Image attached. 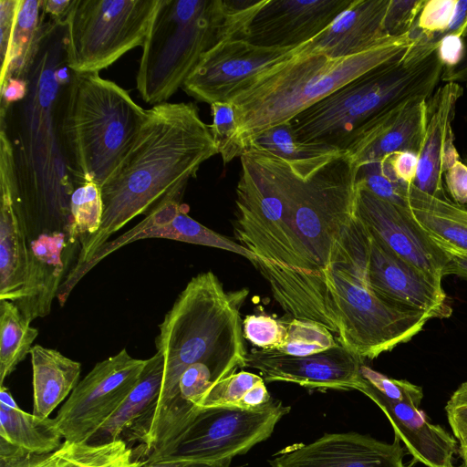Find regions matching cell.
<instances>
[{
	"mask_svg": "<svg viewBox=\"0 0 467 467\" xmlns=\"http://www.w3.org/2000/svg\"><path fill=\"white\" fill-rule=\"evenodd\" d=\"M466 87H467V82H466Z\"/></svg>",
	"mask_w": 467,
	"mask_h": 467,
	"instance_id": "cell-55",
	"label": "cell"
},
{
	"mask_svg": "<svg viewBox=\"0 0 467 467\" xmlns=\"http://www.w3.org/2000/svg\"><path fill=\"white\" fill-rule=\"evenodd\" d=\"M358 181L377 196L402 207H408L410 185L395 175L388 156L359 168Z\"/></svg>",
	"mask_w": 467,
	"mask_h": 467,
	"instance_id": "cell-37",
	"label": "cell"
},
{
	"mask_svg": "<svg viewBox=\"0 0 467 467\" xmlns=\"http://www.w3.org/2000/svg\"><path fill=\"white\" fill-rule=\"evenodd\" d=\"M465 51L464 39L458 35H447L437 44V55L443 65V69L455 67L462 59Z\"/></svg>",
	"mask_w": 467,
	"mask_h": 467,
	"instance_id": "cell-45",
	"label": "cell"
},
{
	"mask_svg": "<svg viewBox=\"0 0 467 467\" xmlns=\"http://www.w3.org/2000/svg\"><path fill=\"white\" fill-rule=\"evenodd\" d=\"M389 0H352L350 5L316 37L303 44V54L331 58L353 56L389 37L385 17Z\"/></svg>",
	"mask_w": 467,
	"mask_h": 467,
	"instance_id": "cell-24",
	"label": "cell"
},
{
	"mask_svg": "<svg viewBox=\"0 0 467 467\" xmlns=\"http://www.w3.org/2000/svg\"><path fill=\"white\" fill-rule=\"evenodd\" d=\"M0 143V299L17 304L24 296L31 261L29 239L16 207L17 185L13 147Z\"/></svg>",
	"mask_w": 467,
	"mask_h": 467,
	"instance_id": "cell-20",
	"label": "cell"
},
{
	"mask_svg": "<svg viewBox=\"0 0 467 467\" xmlns=\"http://www.w3.org/2000/svg\"><path fill=\"white\" fill-rule=\"evenodd\" d=\"M286 328L285 345L278 351L285 355L306 357L337 345L331 331L315 321L292 318Z\"/></svg>",
	"mask_w": 467,
	"mask_h": 467,
	"instance_id": "cell-36",
	"label": "cell"
},
{
	"mask_svg": "<svg viewBox=\"0 0 467 467\" xmlns=\"http://www.w3.org/2000/svg\"><path fill=\"white\" fill-rule=\"evenodd\" d=\"M54 454L56 457L54 467H142L144 465L143 462L133 460L131 449L121 439L104 443L65 441Z\"/></svg>",
	"mask_w": 467,
	"mask_h": 467,
	"instance_id": "cell-33",
	"label": "cell"
},
{
	"mask_svg": "<svg viewBox=\"0 0 467 467\" xmlns=\"http://www.w3.org/2000/svg\"><path fill=\"white\" fill-rule=\"evenodd\" d=\"M0 438L30 452L46 454L60 448L63 436L56 419L22 410L8 389L0 386Z\"/></svg>",
	"mask_w": 467,
	"mask_h": 467,
	"instance_id": "cell-29",
	"label": "cell"
},
{
	"mask_svg": "<svg viewBox=\"0 0 467 467\" xmlns=\"http://www.w3.org/2000/svg\"><path fill=\"white\" fill-rule=\"evenodd\" d=\"M266 0H159L136 76L140 98L165 103L218 43L245 39Z\"/></svg>",
	"mask_w": 467,
	"mask_h": 467,
	"instance_id": "cell-5",
	"label": "cell"
},
{
	"mask_svg": "<svg viewBox=\"0 0 467 467\" xmlns=\"http://www.w3.org/2000/svg\"><path fill=\"white\" fill-rule=\"evenodd\" d=\"M73 0L42 1V15H49L56 25H65Z\"/></svg>",
	"mask_w": 467,
	"mask_h": 467,
	"instance_id": "cell-49",
	"label": "cell"
},
{
	"mask_svg": "<svg viewBox=\"0 0 467 467\" xmlns=\"http://www.w3.org/2000/svg\"><path fill=\"white\" fill-rule=\"evenodd\" d=\"M164 371V359L156 352L147 359L136 385L116 411L103 423L89 443H104L120 439L119 436L156 403Z\"/></svg>",
	"mask_w": 467,
	"mask_h": 467,
	"instance_id": "cell-30",
	"label": "cell"
},
{
	"mask_svg": "<svg viewBox=\"0 0 467 467\" xmlns=\"http://www.w3.org/2000/svg\"><path fill=\"white\" fill-rule=\"evenodd\" d=\"M463 94L457 82L440 87L427 100L425 134L419 154L418 170L413 186L435 197L446 196L443 173L460 160L454 144L452 122L456 106Z\"/></svg>",
	"mask_w": 467,
	"mask_h": 467,
	"instance_id": "cell-21",
	"label": "cell"
},
{
	"mask_svg": "<svg viewBox=\"0 0 467 467\" xmlns=\"http://www.w3.org/2000/svg\"><path fill=\"white\" fill-rule=\"evenodd\" d=\"M146 363L147 359L132 358L126 348L98 362L55 418L63 438L88 441L136 385Z\"/></svg>",
	"mask_w": 467,
	"mask_h": 467,
	"instance_id": "cell-12",
	"label": "cell"
},
{
	"mask_svg": "<svg viewBox=\"0 0 467 467\" xmlns=\"http://www.w3.org/2000/svg\"><path fill=\"white\" fill-rule=\"evenodd\" d=\"M30 323L15 303L0 299V386L30 354L38 336V329Z\"/></svg>",
	"mask_w": 467,
	"mask_h": 467,
	"instance_id": "cell-31",
	"label": "cell"
},
{
	"mask_svg": "<svg viewBox=\"0 0 467 467\" xmlns=\"http://www.w3.org/2000/svg\"><path fill=\"white\" fill-rule=\"evenodd\" d=\"M185 188L172 192L159 202L146 217L118 238L106 242L83 265L73 266L62 281L57 298L64 306L78 283L101 260L130 243L151 238H164L233 252L247 258L254 255L241 244L209 229L188 215L181 204Z\"/></svg>",
	"mask_w": 467,
	"mask_h": 467,
	"instance_id": "cell-13",
	"label": "cell"
},
{
	"mask_svg": "<svg viewBox=\"0 0 467 467\" xmlns=\"http://www.w3.org/2000/svg\"><path fill=\"white\" fill-rule=\"evenodd\" d=\"M129 92L99 72H72L58 134L65 161L79 184L101 187L119 167L146 119Z\"/></svg>",
	"mask_w": 467,
	"mask_h": 467,
	"instance_id": "cell-6",
	"label": "cell"
},
{
	"mask_svg": "<svg viewBox=\"0 0 467 467\" xmlns=\"http://www.w3.org/2000/svg\"><path fill=\"white\" fill-rule=\"evenodd\" d=\"M409 209L416 222L436 242L467 254V205L448 195L435 197L410 185Z\"/></svg>",
	"mask_w": 467,
	"mask_h": 467,
	"instance_id": "cell-28",
	"label": "cell"
},
{
	"mask_svg": "<svg viewBox=\"0 0 467 467\" xmlns=\"http://www.w3.org/2000/svg\"><path fill=\"white\" fill-rule=\"evenodd\" d=\"M33 414L44 419L73 391L78 383L81 364L57 349L33 346Z\"/></svg>",
	"mask_w": 467,
	"mask_h": 467,
	"instance_id": "cell-27",
	"label": "cell"
},
{
	"mask_svg": "<svg viewBox=\"0 0 467 467\" xmlns=\"http://www.w3.org/2000/svg\"><path fill=\"white\" fill-rule=\"evenodd\" d=\"M273 400L261 376L241 370L213 385L198 409L224 406L256 410L265 407Z\"/></svg>",
	"mask_w": 467,
	"mask_h": 467,
	"instance_id": "cell-32",
	"label": "cell"
},
{
	"mask_svg": "<svg viewBox=\"0 0 467 467\" xmlns=\"http://www.w3.org/2000/svg\"><path fill=\"white\" fill-rule=\"evenodd\" d=\"M357 215L396 255L437 278L445 276V253L416 222L409 206L386 201L358 181Z\"/></svg>",
	"mask_w": 467,
	"mask_h": 467,
	"instance_id": "cell-15",
	"label": "cell"
},
{
	"mask_svg": "<svg viewBox=\"0 0 467 467\" xmlns=\"http://www.w3.org/2000/svg\"><path fill=\"white\" fill-rule=\"evenodd\" d=\"M259 148L286 161H304L339 150L298 140L290 122L275 126L259 134L248 148ZM247 148V149H248Z\"/></svg>",
	"mask_w": 467,
	"mask_h": 467,
	"instance_id": "cell-35",
	"label": "cell"
},
{
	"mask_svg": "<svg viewBox=\"0 0 467 467\" xmlns=\"http://www.w3.org/2000/svg\"><path fill=\"white\" fill-rule=\"evenodd\" d=\"M63 232L41 234L29 242L31 261L23 298L16 304L29 319L50 313L64 271L62 253L66 247Z\"/></svg>",
	"mask_w": 467,
	"mask_h": 467,
	"instance_id": "cell-26",
	"label": "cell"
},
{
	"mask_svg": "<svg viewBox=\"0 0 467 467\" xmlns=\"http://www.w3.org/2000/svg\"><path fill=\"white\" fill-rule=\"evenodd\" d=\"M54 452L37 454L0 438V467H54Z\"/></svg>",
	"mask_w": 467,
	"mask_h": 467,
	"instance_id": "cell-42",
	"label": "cell"
},
{
	"mask_svg": "<svg viewBox=\"0 0 467 467\" xmlns=\"http://www.w3.org/2000/svg\"><path fill=\"white\" fill-rule=\"evenodd\" d=\"M465 42V51L462 61L451 69H443L441 80L448 82H467V39Z\"/></svg>",
	"mask_w": 467,
	"mask_h": 467,
	"instance_id": "cell-50",
	"label": "cell"
},
{
	"mask_svg": "<svg viewBox=\"0 0 467 467\" xmlns=\"http://www.w3.org/2000/svg\"><path fill=\"white\" fill-rule=\"evenodd\" d=\"M365 276L369 289L390 304L427 313L431 318L451 315L441 279L401 259L371 234Z\"/></svg>",
	"mask_w": 467,
	"mask_h": 467,
	"instance_id": "cell-16",
	"label": "cell"
},
{
	"mask_svg": "<svg viewBox=\"0 0 467 467\" xmlns=\"http://www.w3.org/2000/svg\"><path fill=\"white\" fill-rule=\"evenodd\" d=\"M410 49L293 118L289 122L298 140L347 150L363 128L383 111L409 99L428 100L441 80L443 65L436 51L421 57Z\"/></svg>",
	"mask_w": 467,
	"mask_h": 467,
	"instance_id": "cell-7",
	"label": "cell"
},
{
	"mask_svg": "<svg viewBox=\"0 0 467 467\" xmlns=\"http://www.w3.org/2000/svg\"><path fill=\"white\" fill-rule=\"evenodd\" d=\"M462 161L467 164V143L463 151Z\"/></svg>",
	"mask_w": 467,
	"mask_h": 467,
	"instance_id": "cell-53",
	"label": "cell"
},
{
	"mask_svg": "<svg viewBox=\"0 0 467 467\" xmlns=\"http://www.w3.org/2000/svg\"><path fill=\"white\" fill-rule=\"evenodd\" d=\"M288 161L293 229L307 263L327 285L337 246L357 216L359 167L347 150Z\"/></svg>",
	"mask_w": 467,
	"mask_h": 467,
	"instance_id": "cell-8",
	"label": "cell"
},
{
	"mask_svg": "<svg viewBox=\"0 0 467 467\" xmlns=\"http://www.w3.org/2000/svg\"><path fill=\"white\" fill-rule=\"evenodd\" d=\"M397 437L391 443L358 432L325 433L307 444H295L275 453L270 467H410Z\"/></svg>",
	"mask_w": 467,
	"mask_h": 467,
	"instance_id": "cell-18",
	"label": "cell"
},
{
	"mask_svg": "<svg viewBox=\"0 0 467 467\" xmlns=\"http://www.w3.org/2000/svg\"><path fill=\"white\" fill-rule=\"evenodd\" d=\"M419 38L412 29L401 36L386 37L366 51L340 58L303 54L301 47L293 57L257 74L228 100L234 108L244 150L264 131L290 121L378 66L403 57Z\"/></svg>",
	"mask_w": 467,
	"mask_h": 467,
	"instance_id": "cell-4",
	"label": "cell"
},
{
	"mask_svg": "<svg viewBox=\"0 0 467 467\" xmlns=\"http://www.w3.org/2000/svg\"><path fill=\"white\" fill-rule=\"evenodd\" d=\"M240 159L235 238L254 255L253 265L286 314L337 333L331 292L307 263L293 229L288 161L258 148Z\"/></svg>",
	"mask_w": 467,
	"mask_h": 467,
	"instance_id": "cell-1",
	"label": "cell"
},
{
	"mask_svg": "<svg viewBox=\"0 0 467 467\" xmlns=\"http://www.w3.org/2000/svg\"><path fill=\"white\" fill-rule=\"evenodd\" d=\"M352 0H266L245 40L265 47H296L321 33Z\"/></svg>",
	"mask_w": 467,
	"mask_h": 467,
	"instance_id": "cell-19",
	"label": "cell"
},
{
	"mask_svg": "<svg viewBox=\"0 0 467 467\" xmlns=\"http://www.w3.org/2000/svg\"><path fill=\"white\" fill-rule=\"evenodd\" d=\"M395 175L408 185L413 184L419 163V154L412 151H399L388 155Z\"/></svg>",
	"mask_w": 467,
	"mask_h": 467,
	"instance_id": "cell-46",
	"label": "cell"
},
{
	"mask_svg": "<svg viewBox=\"0 0 467 467\" xmlns=\"http://www.w3.org/2000/svg\"><path fill=\"white\" fill-rule=\"evenodd\" d=\"M363 359L340 344L309 356L254 349L245 367L257 369L266 382L284 381L315 389H358Z\"/></svg>",
	"mask_w": 467,
	"mask_h": 467,
	"instance_id": "cell-17",
	"label": "cell"
},
{
	"mask_svg": "<svg viewBox=\"0 0 467 467\" xmlns=\"http://www.w3.org/2000/svg\"><path fill=\"white\" fill-rule=\"evenodd\" d=\"M28 81L8 78L0 86L1 112L6 111L15 102L22 100L28 92Z\"/></svg>",
	"mask_w": 467,
	"mask_h": 467,
	"instance_id": "cell-47",
	"label": "cell"
},
{
	"mask_svg": "<svg viewBox=\"0 0 467 467\" xmlns=\"http://www.w3.org/2000/svg\"><path fill=\"white\" fill-rule=\"evenodd\" d=\"M302 45L265 47L243 38L222 41L202 56L182 88L210 105L228 101L252 78L293 57Z\"/></svg>",
	"mask_w": 467,
	"mask_h": 467,
	"instance_id": "cell-14",
	"label": "cell"
},
{
	"mask_svg": "<svg viewBox=\"0 0 467 467\" xmlns=\"http://www.w3.org/2000/svg\"><path fill=\"white\" fill-rule=\"evenodd\" d=\"M365 267L335 261L327 283L338 318L339 344L362 359H373L420 333L431 316L390 304L367 285Z\"/></svg>",
	"mask_w": 467,
	"mask_h": 467,
	"instance_id": "cell-9",
	"label": "cell"
},
{
	"mask_svg": "<svg viewBox=\"0 0 467 467\" xmlns=\"http://www.w3.org/2000/svg\"><path fill=\"white\" fill-rule=\"evenodd\" d=\"M360 376L371 387L394 402H409L420 407L423 390L420 386L405 379H390L364 363L360 367Z\"/></svg>",
	"mask_w": 467,
	"mask_h": 467,
	"instance_id": "cell-40",
	"label": "cell"
},
{
	"mask_svg": "<svg viewBox=\"0 0 467 467\" xmlns=\"http://www.w3.org/2000/svg\"><path fill=\"white\" fill-rule=\"evenodd\" d=\"M445 411L454 438L459 443L467 441V380L451 394Z\"/></svg>",
	"mask_w": 467,
	"mask_h": 467,
	"instance_id": "cell-43",
	"label": "cell"
},
{
	"mask_svg": "<svg viewBox=\"0 0 467 467\" xmlns=\"http://www.w3.org/2000/svg\"><path fill=\"white\" fill-rule=\"evenodd\" d=\"M457 453L462 461V465L467 467V441L459 443Z\"/></svg>",
	"mask_w": 467,
	"mask_h": 467,
	"instance_id": "cell-51",
	"label": "cell"
},
{
	"mask_svg": "<svg viewBox=\"0 0 467 467\" xmlns=\"http://www.w3.org/2000/svg\"><path fill=\"white\" fill-rule=\"evenodd\" d=\"M159 0H73L64 37L66 66L99 72L140 46Z\"/></svg>",
	"mask_w": 467,
	"mask_h": 467,
	"instance_id": "cell-10",
	"label": "cell"
},
{
	"mask_svg": "<svg viewBox=\"0 0 467 467\" xmlns=\"http://www.w3.org/2000/svg\"><path fill=\"white\" fill-rule=\"evenodd\" d=\"M446 194L455 203L467 205V164L460 159L443 173Z\"/></svg>",
	"mask_w": 467,
	"mask_h": 467,
	"instance_id": "cell-44",
	"label": "cell"
},
{
	"mask_svg": "<svg viewBox=\"0 0 467 467\" xmlns=\"http://www.w3.org/2000/svg\"><path fill=\"white\" fill-rule=\"evenodd\" d=\"M427 121V99L405 100L369 121L347 149L358 167L399 151L420 154Z\"/></svg>",
	"mask_w": 467,
	"mask_h": 467,
	"instance_id": "cell-22",
	"label": "cell"
},
{
	"mask_svg": "<svg viewBox=\"0 0 467 467\" xmlns=\"http://www.w3.org/2000/svg\"><path fill=\"white\" fill-rule=\"evenodd\" d=\"M457 467H464V466H462V464H460V465H459V466H457Z\"/></svg>",
	"mask_w": 467,
	"mask_h": 467,
	"instance_id": "cell-54",
	"label": "cell"
},
{
	"mask_svg": "<svg viewBox=\"0 0 467 467\" xmlns=\"http://www.w3.org/2000/svg\"><path fill=\"white\" fill-rule=\"evenodd\" d=\"M368 397L389 419L395 437L405 445L412 462L426 467H454L457 440L441 425L430 421L419 407L409 402L389 400L360 376L358 389Z\"/></svg>",
	"mask_w": 467,
	"mask_h": 467,
	"instance_id": "cell-23",
	"label": "cell"
},
{
	"mask_svg": "<svg viewBox=\"0 0 467 467\" xmlns=\"http://www.w3.org/2000/svg\"><path fill=\"white\" fill-rule=\"evenodd\" d=\"M69 212L67 233L69 244H74L78 239L82 243L96 234L100 227L103 213L100 187L91 182L79 184L70 195Z\"/></svg>",
	"mask_w": 467,
	"mask_h": 467,
	"instance_id": "cell-34",
	"label": "cell"
},
{
	"mask_svg": "<svg viewBox=\"0 0 467 467\" xmlns=\"http://www.w3.org/2000/svg\"><path fill=\"white\" fill-rule=\"evenodd\" d=\"M218 154L210 127L193 103L165 102L147 110L130 150L100 187L102 220L84 240L74 266L86 263L109 238L167 195L186 188L201 165Z\"/></svg>",
	"mask_w": 467,
	"mask_h": 467,
	"instance_id": "cell-2",
	"label": "cell"
},
{
	"mask_svg": "<svg viewBox=\"0 0 467 467\" xmlns=\"http://www.w3.org/2000/svg\"><path fill=\"white\" fill-rule=\"evenodd\" d=\"M244 337L261 350H281L285 345L286 323L265 315H248L243 321Z\"/></svg>",
	"mask_w": 467,
	"mask_h": 467,
	"instance_id": "cell-39",
	"label": "cell"
},
{
	"mask_svg": "<svg viewBox=\"0 0 467 467\" xmlns=\"http://www.w3.org/2000/svg\"><path fill=\"white\" fill-rule=\"evenodd\" d=\"M184 464L171 462H158L151 464L145 465L144 467H183Z\"/></svg>",
	"mask_w": 467,
	"mask_h": 467,
	"instance_id": "cell-52",
	"label": "cell"
},
{
	"mask_svg": "<svg viewBox=\"0 0 467 467\" xmlns=\"http://www.w3.org/2000/svg\"><path fill=\"white\" fill-rule=\"evenodd\" d=\"M40 0L0 1V86L8 78L26 80L45 36Z\"/></svg>",
	"mask_w": 467,
	"mask_h": 467,
	"instance_id": "cell-25",
	"label": "cell"
},
{
	"mask_svg": "<svg viewBox=\"0 0 467 467\" xmlns=\"http://www.w3.org/2000/svg\"><path fill=\"white\" fill-rule=\"evenodd\" d=\"M210 106L213 122L209 127L218 154L226 164L234 158L241 157L244 151L239 140L234 108L229 101L214 102Z\"/></svg>",
	"mask_w": 467,
	"mask_h": 467,
	"instance_id": "cell-38",
	"label": "cell"
},
{
	"mask_svg": "<svg viewBox=\"0 0 467 467\" xmlns=\"http://www.w3.org/2000/svg\"><path fill=\"white\" fill-rule=\"evenodd\" d=\"M289 411V406L275 399L256 410L224 406L200 409L175 439L145 458L143 466L158 462L231 463L234 457L267 440Z\"/></svg>",
	"mask_w": 467,
	"mask_h": 467,
	"instance_id": "cell-11",
	"label": "cell"
},
{
	"mask_svg": "<svg viewBox=\"0 0 467 467\" xmlns=\"http://www.w3.org/2000/svg\"><path fill=\"white\" fill-rule=\"evenodd\" d=\"M248 290L225 291L212 272L193 276L159 325L157 352L164 359L161 391L155 405L128 430L146 456L180 433L179 379L196 362L247 353L240 309Z\"/></svg>",
	"mask_w": 467,
	"mask_h": 467,
	"instance_id": "cell-3",
	"label": "cell"
},
{
	"mask_svg": "<svg viewBox=\"0 0 467 467\" xmlns=\"http://www.w3.org/2000/svg\"><path fill=\"white\" fill-rule=\"evenodd\" d=\"M436 243L447 257L445 275H454L467 280V254L454 250L446 244Z\"/></svg>",
	"mask_w": 467,
	"mask_h": 467,
	"instance_id": "cell-48",
	"label": "cell"
},
{
	"mask_svg": "<svg viewBox=\"0 0 467 467\" xmlns=\"http://www.w3.org/2000/svg\"><path fill=\"white\" fill-rule=\"evenodd\" d=\"M426 0H389L384 26L388 36L410 32L417 22Z\"/></svg>",
	"mask_w": 467,
	"mask_h": 467,
	"instance_id": "cell-41",
	"label": "cell"
}]
</instances>
